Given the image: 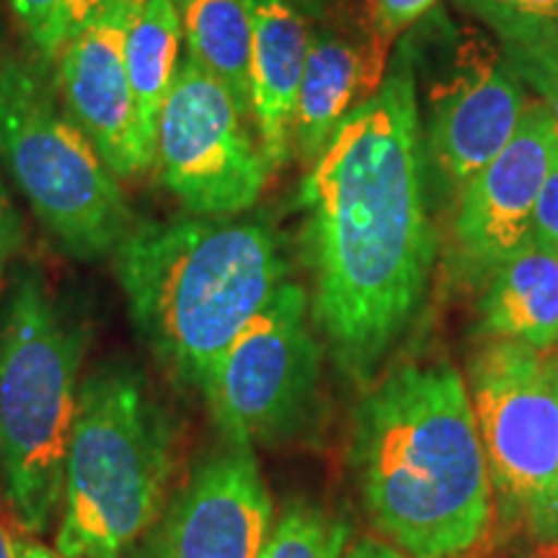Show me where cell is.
Returning a JSON list of instances; mask_svg holds the SVG:
<instances>
[{
  "label": "cell",
  "mask_w": 558,
  "mask_h": 558,
  "mask_svg": "<svg viewBox=\"0 0 558 558\" xmlns=\"http://www.w3.org/2000/svg\"><path fill=\"white\" fill-rule=\"evenodd\" d=\"M300 202L313 318L337 365L367 380L414 318L435 262L411 41L311 166Z\"/></svg>",
  "instance_id": "6da1fadb"
},
{
  "label": "cell",
  "mask_w": 558,
  "mask_h": 558,
  "mask_svg": "<svg viewBox=\"0 0 558 558\" xmlns=\"http://www.w3.org/2000/svg\"><path fill=\"white\" fill-rule=\"evenodd\" d=\"M352 471L369 520L414 558L469 550L492 518V478L465 383L407 365L362 399Z\"/></svg>",
  "instance_id": "7a4b0ae2"
},
{
  "label": "cell",
  "mask_w": 558,
  "mask_h": 558,
  "mask_svg": "<svg viewBox=\"0 0 558 558\" xmlns=\"http://www.w3.org/2000/svg\"><path fill=\"white\" fill-rule=\"evenodd\" d=\"M111 264L137 337L177 386L197 393L288 282V262L267 226L190 213L137 220Z\"/></svg>",
  "instance_id": "3957f363"
},
{
  "label": "cell",
  "mask_w": 558,
  "mask_h": 558,
  "mask_svg": "<svg viewBox=\"0 0 558 558\" xmlns=\"http://www.w3.org/2000/svg\"><path fill=\"white\" fill-rule=\"evenodd\" d=\"M179 469V427L135 365L104 362L81 383L54 548L130 558L158 520Z\"/></svg>",
  "instance_id": "277c9868"
},
{
  "label": "cell",
  "mask_w": 558,
  "mask_h": 558,
  "mask_svg": "<svg viewBox=\"0 0 558 558\" xmlns=\"http://www.w3.org/2000/svg\"><path fill=\"white\" fill-rule=\"evenodd\" d=\"M88 329L32 264L0 305V492L29 538L58 520Z\"/></svg>",
  "instance_id": "5b68a950"
},
{
  "label": "cell",
  "mask_w": 558,
  "mask_h": 558,
  "mask_svg": "<svg viewBox=\"0 0 558 558\" xmlns=\"http://www.w3.org/2000/svg\"><path fill=\"white\" fill-rule=\"evenodd\" d=\"M0 163L73 259H111L137 222L122 179L73 120L41 60H0Z\"/></svg>",
  "instance_id": "8992f818"
},
{
  "label": "cell",
  "mask_w": 558,
  "mask_h": 558,
  "mask_svg": "<svg viewBox=\"0 0 558 558\" xmlns=\"http://www.w3.org/2000/svg\"><path fill=\"white\" fill-rule=\"evenodd\" d=\"M318 383L320 349L308 326V295L284 282L226 349L202 399L222 439L275 448L311 427Z\"/></svg>",
  "instance_id": "52a82bcc"
},
{
  "label": "cell",
  "mask_w": 558,
  "mask_h": 558,
  "mask_svg": "<svg viewBox=\"0 0 558 558\" xmlns=\"http://www.w3.org/2000/svg\"><path fill=\"white\" fill-rule=\"evenodd\" d=\"M248 120L226 83L184 58L158 117L156 169L190 215L233 218L262 197L271 173Z\"/></svg>",
  "instance_id": "ba28073f"
},
{
  "label": "cell",
  "mask_w": 558,
  "mask_h": 558,
  "mask_svg": "<svg viewBox=\"0 0 558 558\" xmlns=\"http://www.w3.org/2000/svg\"><path fill=\"white\" fill-rule=\"evenodd\" d=\"M471 393L488 478L527 512L558 488V347L492 341Z\"/></svg>",
  "instance_id": "9c48e42d"
},
{
  "label": "cell",
  "mask_w": 558,
  "mask_h": 558,
  "mask_svg": "<svg viewBox=\"0 0 558 558\" xmlns=\"http://www.w3.org/2000/svg\"><path fill=\"white\" fill-rule=\"evenodd\" d=\"M271 499L254 448L222 442L173 486L130 558H262Z\"/></svg>",
  "instance_id": "30bf717a"
},
{
  "label": "cell",
  "mask_w": 558,
  "mask_h": 558,
  "mask_svg": "<svg viewBox=\"0 0 558 558\" xmlns=\"http://www.w3.org/2000/svg\"><path fill=\"white\" fill-rule=\"evenodd\" d=\"M140 0H111L52 65L54 86L73 120L99 148L120 179H135L156 166L132 99L124 41Z\"/></svg>",
  "instance_id": "8fae6325"
},
{
  "label": "cell",
  "mask_w": 558,
  "mask_h": 558,
  "mask_svg": "<svg viewBox=\"0 0 558 558\" xmlns=\"http://www.w3.org/2000/svg\"><path fill=\"white\" fill-rule=\"evenodd\" d=\"M556 156V117L546 104H530L505 148L465 181L456 230L473 262L499 267L533 241L535 205Z\"/></svg>",
  "instance_id": "7c38bea8"
},
{
  "label": "cell",
  "mask_w": 558,
  "mask_h": 558,
  "mask_svg": "<svg viewBox=\"0 0 558 558\" xmlns=\"http://www.w3.org/2000/svg\"><path fill=\"white\" fill-rule=\"evenodd\" d=\"M429 145L452 181H469L518 130L525 96L518 73L484 41H465L429 88Z\"/></svg>",
  "instance_id": "4fadbf2b"
},
{
  "label": "cell",
  "mask_w": 558,
  "mask_h": 558,
  "mask_svg": "<svg viewBox=\"0 0 558 558\" xmlns=\"http://www.w3.org/2000/svg\"><path fill=\"white\" fill-rule=\"evenodd\" d=\"M388 50L390 41L369 21L357 34L341 26L311 32L292 114V153L300 163L311 169L347 117L378 94L386 78Z\"/></svg>",
  "instance_id": "5bb4252c"
},
{
  "label": "cell",
  "mask_w": 558,
  "mask_h": 558,
  "mask_svg": "<svg viewBox=\"0 0 558 558\" xmlns=\"http://www.w3.org/2000/svg\"><path fill=\"white\" fill-rule=\"evenodd\" d=\"M251 120L271 177L292 156V114L311 45V24L290 0H251Z\"/></svg>",
  "instance_id": "9a60e30c"
},
{
  "label": "cell",
  "mask_w": 558,
  "mask_h": 558,
  "mask_svg": "<svg viewBox=\"0 0 558 558\" xmlns=\"http://www.w3.org/2000/svg\"><path fill=\"white\" fill-rule=\"evenodd\" d=\"M478 311L484 337L558 347V256L530 241L499 264Z\"/></svg>",
  "instance_id": "2e32d148"
},
{
  "label": "cell",
  "mask_w": 558,
  "mask_h": 558,
  "mask_svg": "<svg viewBox=\"0 0 558 558\" xmlns=\"http://www.w3.org/2000/svg\"><path fill=\"white\" fill-rule=\"evenodd\" d=\"M181 45H184V34H181L173 0H140L130 19L124 60H128L140 128L153 153H156L160 109L169 99L181 62H184Z\"/></svg>",
  "instance_id": "e0dca14e"
},
{
  "label": "cell",
  "mask_w": 558,
  "mask_h": 558,
  "mask_svg": "<svg viewBox=\"0 0 558 558\" xmlns=\"http://www.w3.org/2000/svg\"><path fill=\"white\" fill-rule=\"evenodd\" d=\"M186 58L213 73L251 111V0H173Z\"/></svg>",
  "instance_id": "ac0fdd59"
},
{
  "label": "cell",
  "mask_w": 558,
  "mask_h": 558,
  "mask_svg": "<svg viewBox=\"0 0 558 558\" xmlns=\"http://www.w3.org/2000/svg\"><path fill=\"white\" fill-rule=\"evenodd\" d=\"M111 0H9L13 19L26 34L37 58L54 65L62 47Z\"/></svg>",
  "instance_id": "d6986e66"
},
{
  "label": "cell",
  "mask_w": 558,
  "mask_h": 558,
  "mask_svg": "<svg viewBox=\"0 0 558 558\" xmlns=\"http://www.w3.org/2000/svg\"><path fill=\"white\" fill-rule=\"evenodd\" d=\"M344 530L311 505H290L271 530L262 558H341Z\"/></svg>",
  "instance_id": "ffe728a7"
},
{
  "label": "cell",
  "mask_w": 558,
  "mask_h": 558,
  "mask_svg": "<svg viewBox=\"0 0 558 558\" xmlns=\"http://www.w3.org/2000/svg\"><path fill=\"white\" fill-rule=\"evenodd\" d=\"M509 68L527 81L558 122V29L501 41Z\"/></svg>",
  "instance_id": "44dd1931"
},
{
  "label": "cell",
  "mask_w": 558,
  "mask_h": 558,
  "mask_svg": "<svg viewBox=\"0 0 558 558\" xmlns=\"http://www.w3.org/2000/svg\"><path fill=\"white\" fill-rule=\"evenodd\" d=\"M499 34L501 41L558 29V0H460Z\"/></svg>",
  "instance_id": "7402d4cb"
},
{
  "label": "cell",
  "mask_w": 558,
  "mask_h": 558,
  "mask_svg": "<svg viewBox=\"0 0 558 558\" xmlns=\"http://www.w3.org/2000/svg\"><path fill=\"white\" fill-rule=\"evenodd\" d=\"M437 0H369V24L386 41H393L403 29L416 24Z\"/></svg>",
  "instance_id": "603a6c76"
},
{
  "label": "cell",
  "mask_w": 558,
  "mask_h": 558,
  "mask_svg": "<svg viewBox=\"0 0 558 558\" xmlns=\"http://www.w3.org/2000/svg\"><path fill=\"white\" fill-rule=\"evenodd\" d=\"M533 241L558 256V156L541 186L533 215Z\"/></svg>",
  "instance_id": "cb8c5ba5"
},
{
  "label": "cell",
  "mask_w": 558,
  "mask_h": 558,
  "mask_svg": "<svg viewBox=\"0 0 558 558\" xmlns=\"http://www.w3.org/2000/svg\"><path fill=\"white\" fill-rule=\"evenodd\" d=\"M21 243V218L13 207V199L5 184L0 181V305H3L5 284H9L13 259Z\"/></svg>",
  "instance_id": "d4e9b609"
},
{
  "label": "cell",
  "mask_w": 558,
  "mask_h": 558,
  "mask_svg": "<svg viewBox=\"0 0 558 558\" xmlns=\"http://www.w3.org/2000/svg\"><path fill=\"white\" fill-rule=\"evenodd\" d=\"M527 520L538 546H558V488L541 505L527 509Z\"/></svg>",
  "instance_id": "484cf974"
},
{
  "label": "cell",
  "mask_w": 558,
  "mask_h": 558,
  "mask_svg": "<svg viewBox=\"0 0 558 558\" xmlns=\"http://www.w3.org/2000/svg\"><path fill=\"white\" fill-rule=\"evenodd\" d=\"M341 558H407L399 548L380 538H362L352 548L344 550Z\"/></svg>",
  "instance_id": "4316f807"
},
{
  "label": "cell",
  "mask_w": 558,
  "mask_h": 558,
  "mask_svg": "<svg viewBox=\"0 0 558 558\" xmlns=\"http://www.w3.org/2000/svg\"><path fill=\"white\" fill-rule=\"evenodd\" d=\"M295 9L303 13L305 19H331V13H337L347 0H290Z\"/></svg>",
  "instance_id": "83f0119b"
},
{
  "label": "cell",
  "mask_w": 558,
  "mask_h": 558,
  "mask_svg": "<svg viewBox=\"0 0 558 558\" xmlns=\"http://www.w3.org/2000/svg\"><path fill=\"white\" fill-rule=\"evenodd\" d=\"M19 554H21V538L13 535V530L3 518V509H0V558H19Z\"/></svg>",
  "instance_id": "f1b7e54d"
},
{
  "label": "cell",
  "mask_w": 558,
  "mask_h": 558,
  "mask_svg": "<svg viewBox=\"0 0 558 558\" xmlns=\"http://www.w3.org/2000/svg\"><path fill=\"white\" fill-rule=\"evenodd\" d=\"M19 558H65V556H62L58 548L45 546V543H39V541L21 538V554H19Z\"/></svg>",
  "instance_id": "f546056e"
},
{
  "label": "cell",
  "mask_w": 558,
  "mask_h": 558,
  "mask_svg": "<svg viewBox=\"0 0 558 558\" xmlns=\"http://www.w3.org/2000/svg\"><path fill=\"white\" fill-rule=\"evenodd\" d=\"M538 558H558V546H538Z\"/></svg>",
  "instance_id": "4dcf8cb0"
}]
</instances>
